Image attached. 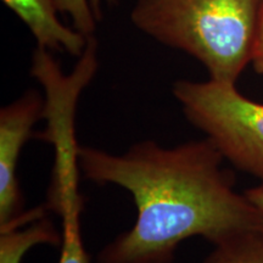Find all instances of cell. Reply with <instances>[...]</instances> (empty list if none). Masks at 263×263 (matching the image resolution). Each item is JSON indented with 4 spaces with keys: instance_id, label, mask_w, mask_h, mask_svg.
Returning a JSON list of instances; mask_svg holds the SVG:
<instances>
[{
    "instance_id": "6da1fadb",
    "label": "cell",
    "mask_w": 263,
    "mask_h": 263,
    "mask_svg": "<svg viewBox=\"0 0 263 263\" xmlns=\"http://www.w3.org/2000/svg\"><path fill=\"white\" fill-rule=\"evenodd\" d=\"M209 138L163 146L143 140L117 155L78 147L85 179L127 190L137 207L133 227L99 251L97 263H172L185 240L212 245L261 233L263 213L234 189V176Z\"/></svg>"
},
{
    "instance_id": "7a4b0ae2",
    "label": "cell",
    "mask_w": 263,
    "mask_h": 263,
    "mask_svg": "<svg viewBox=\"0 0 263 263\" xmlns=\"http://www.w3.org/2000/svg\"><path fill=\"white\" fill-rule=\"evenodd\" d=\"M259 6L261 0H138L130 20L201 62L210 80L235 84L252 61Z\"/></svg>"
},
{
    "instance_id": "3957f363",
    "label": "cell",
    "mask_w": 263,
    "mask_h": 263,
    "mask_svg": "<svg viewBox=\"0 0 263 263\" xmlns=\"http://www.w3.org/2000/svg\"><path fill=\"white\" fill-rule=\"evenodd\" d=\"M172 91L186 120L224 160L263 180V104L244 97L235 84L212 80L177 81Z\"/></svg>"
},
{
    "instance_id": "277c9868",
    "label": "cell",
    "mask_w": 263,
    "mask_h": 263,
    "mask_svg": "<svg viewBox=\"0 0 263 263\" xmlns=\"http://www.w3.org/2000/svg\"><path fill=\"white\" fill-rule=\"evenodd\" d=\"M44 98L37 90H28L0 110V226L25 212L16 174L17 161L33 137L34 124L44 116Z\"/></svg>"
},
{
    "instance_id": "5b68a950",
    "label": "cell",
    "mask_w": 263,
    "mask_h": 263,
    "mask_svg": "<svg viewBox=\"0 0 263 263\" xmlns=\"http://www.w3.org/2000/svg\"><path fill=\"white\" fill-rule=\"evenodd\" d=\"M3 3L27 25L38 47L66 51L78 58L83 54L90 37L61 24L55 0H3Z\"/></svg>"
},
{
    "instance_id": "8992f818",
    "label": "cell",
    "mask_w": 263,
    "mask_h": 263,
    "mask_svg": "<svg viewBox=\"0 0 263 263\" xmlns=\"http://www.w3.org/2000/svg\"><path fill=\"white\" fill-rule=\"evenodd\" d=\"M47 211V205L35 207L0 226V263H21L29 250L38 245L61 246L62 236Z\"/></svg>"
},
{
    "instance_id": "52a82bcc",
    "label": "cell",
    "mask_w": 263,
    "mask_h": 263,
    "mask_svg": "<svg viewBox=\"0 0 263 263\" xmlns=\"http://www.w3.org/2000/svg\"><path fill=\"white\" fill-rule=\"evenodd\" d=\"M203 263H263V234L249 233L213 245Z\"/></svg>"
},
{
    "instance_id": "ba28073f",
    "label": "cell",
    "mask_w": 263,
    "mask_h": 263,
    "mask_svg": "<svg viewBox=\"0 0 263 263\" xmlns=\"http://www.w3.org/2000/svg\"><path fill=\"white\" fill-rule=\"evenodd\" d=\"M115 2V0H108ZM59 11L73 20L74 29L87 38L91 37L100 18V0H55Z\"/></svg>"
},
{
    "instance_id": "9c48e42d",
    "label": "cell",
    "mask_w": 263,
    "mask_h": 263,
    "mask_svg": "<svg viewBox=\"0 0 263 263\" xmlns=\"http://www.w3.org/2000/svg\"><path fill=\"white\" fill-rule=\"evenodd\" d=\"M251 64L254 65L255 71L257 73L263 74V0H261V6H259L257 31H256L255 47Z\"/></svg>"
},
{
    "instance_id": "30bf717a",
    "label": "cell",
    "mask_w": 263,
    "mask_h": 263,
    "mask_svg": "<svg viewBox=\"0 0 263 263\" xmlns=\"http://www.w3.org/2000/svg\"><path fill=\"white\" fill-rule=\"evenodd\" d=\"M244 194L248 196L250 201L254 203L258 210H261V212L263 213V185L250 188L248 190H245Z\"/></svg>"
}]
</instances>
